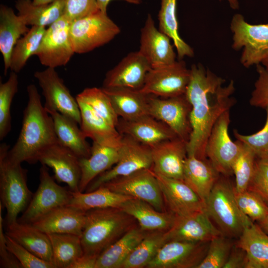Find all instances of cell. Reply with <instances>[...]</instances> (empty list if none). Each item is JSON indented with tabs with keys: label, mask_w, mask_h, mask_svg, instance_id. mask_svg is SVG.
<instances>
[{
	"label": "cell",
	"mask_w": 268,
	"mask_h": 268,
	"mask_svg": "<svg viewBox=\"0 0 268 268\" xmlns=\"http://www.w3.org/2000/svg\"><path fill=\"white\" fill-rule=\"evenodd\" d=\"M6 235L37 257L53 264L52 246L47 234L31 223L17 220L6 225Z\"/></svg>",
	"instance_id": "cell-28"
},
{
	"label": "cell",
	"mask_w": 268,
	"mask_h": 268,
	"mask_svg": "<svg viewBox=\"0 0 268 268\" xmlns=\"http://www.w3.org/2000/svg\"><path fill=\"white\" fill-rule=\"evenodd\" d=\"M230 110L225 111L214 124L205 146V155L215 170L223 176L233 174L232 166L239 155L242 143L231 139L228 128Z\"/></svg>",
	"instance_id": "cell-9"
},
{
	"label": "cell",
	"mask_w": 268,
	"mask_h": 268,
	"mask_svg": "<svg viewBox=\"0 0 268 268\" xmlns=\"http://www.w3.org/2000/svg\"><path fill=\"white\" fill-rule=\"evenodd\" d=\"M70 24L64 14L46 29L35 55L42 65L55 68L70 61L75 53L69 36Z\"/></svg>",
	"instance_id": "cell-13"
},
{
	"label": "cell",
	"mask_w": 268,
	"mask_h": 268,
	"mask_svg": "<svg viewBox=\"0 0 268 268\" xmlns=\"http://www.w3.org/2000/svg\"><path fill=\"white\" fill-rule=\"evenodd\" d=\"M219 174L207 159L187 156L185 160L183 181L205 204Z\"/></svg>",
	"instance_id": "cell-29"
},
{
	"label": "cell",
	"mask_w": 268,
	"mask_h": 268,
	"mask_svg": "<svg viewBox=\"0 0 268 268\" xmlns=\"http://www.w3.org/2000/svg\"><path fill=\"white\" fill-rule=\"evenodd\" d=\"M177 0H161V7L158 14L159 30L173 41L178 60L186 56L192 57L193 49L179 36L178 22L176 16Z\"/></svg>",
	"instance_id": "cell-37"
},
{
	"label": "cell",
	"mask_w": 268,
	"mask_h": 268,
	"mask_svg": "<svg viewBox=\"0 0 268 268\" xmlns=\"http://www.w3.org/2000/svg\"><path fill=\"white\" fill-rule=\"evenodd\" d=\"M223 234L211 222L206 210L186 216H176L165 231V243L173 241L208 242Z\"/></svg>",
	"instance_id": "cell-19"
},
{
	"label": "cell",
	"mask_w": 268,
	"mask_h": 268,
	"mask_svg": "<svg viewBox=\"0 0 268 268\" xmlns=\"http://www.w3.org/2000/svg\"><path fill=\"white\" fill-rule=\"evenodd\" d=\"M147 232L138 224L132 228L99 255L95 268H120Z\"/></svg>",
	"instance_id": "cell-34"
},
{
	"label": "cell",
	"mask_w": 268,
	"mask_h": 268,
	"mask_svg": "<svg viewBox=\"0 0 268 268\" xmlns=\"http://www.w3.org/2000/svg\"><path fill=\"white\" fill-rule=\"evenodd\" d=\"M86 219V212L65 205L52 210L31 224L46 234H72L81 237Z\"/></svg>",
	"instance_id": "cell-24"
},
{
	"label": "cell",
	"mask_w": 268,
	"mask_h": 268,
	"mask_svg": "<svg viewBox=\"0 0 268 268\" xmlns=\"http://www.w3.org/2000/svg\"><path fill=\"white\" fill-rule=\"evenodd\" d=\"M102 186L115 193L144 201L158 211H166L159 183L151 169L138 170L115 178Z\"/></svg>",
	"instance_id": "cell-11"
},
{
	"label": "cell",
	"mask_w": 268,
	"mask_h": 268,
	"mask_svg": "<svg viewBox=\"0 0 268 268\" xmlns=\"http://www.w3.org/2000/svg\"><path fill=\"white\" fill-rule=\"evenodd\" d=\"M98 256L83 254L76 260L69 268H95Z\"/></svg>",
	"instance_id": "cell-53"
},
{
	"label": "cell",
	"mask_w": 268,
	"mask_h": 268,
	"mask_svg": "<svg viewBox=\"0 0 268 268\" xmlns=\"http://www.w3.org/2000/svg\"><path fill=\"white\" fill-rule=\"evenodd\" d=\"M55 0H33V2L36 5L46 4L52 2Z\"/></svg>",
	"instance_id": "cell-56"
},
{
	"label": "cell",
	"mask_w": 268,
	"mask_h": 268,
	"mask_svg": "<svg viewBox=\"0 0 268 268\" xmlns=\"http://www.w3.org/2000/svg\"><path fill=\"white\" fill-rule=\"evenodd\" d=\"M27 92L28 101L23 111L20 133L6 156L12 162L32 164L38 162L44 149L58 142V139L52 117L42 105L36 86L28 85Z\"/></svg>",
	"instance_id": "cell-2"
},
{
	"label": "cell",
	"mask_w": 268,
	"mask_h": 268,
	"mask_svg": "<svg viewBox=\"0 0 268 268\" xmlns=\"http://www.w3.org/2000/svg\"><path fill=\"white\" fill-rule=\"evenodd\" d=\"M256 159L255 153L242 143L241 150L232 166L236 191L241 192L247 190L254 173Z\"/></svg>",
	"instance_id": "cell-43"
},
{
	"label": "cell",
	"mask_w": 268,
	"mask_h": 268,
	"mask_svg": "<svg viewBox=\"0 0 268 268\" xmlns=\"http://www.w3.org/2000/svg\"><path fill=\"white\" fill-rule=\"evenodd\" d=\"M102 88L110 98L119 118L128 121L149 115L148 95L142 93L139 89L127 87Z\"/></svg>",
	"instance_id": "cell-27"
},
{
	"label": "cell",
	"mask_w": 268,
	"mask_h": 268,
	"mask_svg": "<svg viewBox=\"0 0 268 268\" xmlns=\"http://www.w3.org/2000/svg\"><path fill=\"white\" fill-rule=\"evenodd\" d=\"M47 234L52 246L55 268H69L84 254L80 236L67 233Z\"/></svg>",
	"instance_id": "cell-38"
},
{
	"label": "cell",
	"mask_w": 268,
	"mask_h": 268,
	"mask_svg": "<svg viewBox=\"0 0 268 268\" xmlns=\"http://www.w3.org/2000/svg\"><path fill=\"white\" fill-rule=\"evenodd\" d=\"M120 208L134 218L139 227L145 231H166L176 217L169 211H158L148 202L134 198L124 202Z\"/></svg>",
	"instance_id": "cell-30"
},
{
	"label": "cell",
	"mask_w": 268,
	"mask_h": 268,
	"mask_svg": "<svg viewBox=\"0 0 268 268\" xmlns=\"http://www.w3.org/2000/svg\"><path fill=\"white\" fill-rule=\"evenodd\" d=\"M34 76L42 90L45 100L44 106L46 111H57L80 125L81 114L78 102L55 69L47 67L43 70L36 71Z\"/></svg>",
	"instance_id": "cell-15"
},
{
	"label": "cell",
	"mask_w": 268,
	"mask_h": 268,
	"mask_svg": "<svg viewBox=\"0 0 268 268\" xmlns=\"http://www.w3.org/2000/svg\"><path fill=\"white\" fill-rule=\"evenodd\" d=\"M149 114L168 126L178 137L188 142L191 131V106L185 95L162 98L148 95Z\"/></svg>",
	"instance_id": "cell-14"
},
{
	"label": "cell",
	"mask_w": 268,
	"mask_h": 268,
	"mask_svg": "<svg viewBox=\"0 0 268 268\" xmlns=\"http://www.w3.org/2000/svg\"><path fill=\"white\" fill-rule=\"evenodd\" d=\"M8 250L21 265L22 268H55L54 265L37 257L5 234Z\"/></svg>",
	"instance_id": "cell-47"
},
{
	"label": "cell",
	"mask_w": 268,
	"mask_h": 268,
	"mask_svg": "<svg viewBox=\"0 0 268 268\" xmlns=\"http://www.w3.org/2000/svg\"><path fill=\"white\" fill-rule=\"evenodd\" d=\"M67 205L86 212L91 209L108 207L120 208L131 196L115 193L104 186L89 192H73Z\"/></svg>",
	"instance_id": "cell-36"
},
{
	"label": "cell",
	"mask_w": 268,
	"mask_h": 268,
	"mask_svg": "<svg viewBox=\"0 0 268 268\" xmlns=\"http://www.w3.org/2000/svg\"><path fill=\"white\" fill-rule=\"evenodd\" d=\"M256 69L258 77L249 103L253 107L265 109L268 106V70L261 64L256 65Z\"/></svg>",
	"instance_id": "cell-49"
},
{
	"label": "cell",
	"mask_w": 268,
	"mask_h": 268,
	"mask_svg": "<svg viewBox=\"0 0 268 268\" xmlns=\"http://www.w3.org/2000/svg\"><path fill=\"white\" fill-rule=\"evenodd\" d=\"M187 144L177 137L150 147L153 161L151 170L156 174L183 181Z\"/></svg>",
	"instance_id": "cell-22"
},
{
	"label": "cell",
	"mask_w": 268,
	"mask_h": 268,
	"mask_svg": "<svg viewBox=\"0 0 268 268\" xmlns=\"http://www.w3.org/2000/svg\"><path fill=\"white\" fill-rule=\"evenodd\" d=\"M234 195L241 211L253 221L259 222L268 215V205L254 192L248 190L238 192L234 189Z\"/></svg>",
	"instance_id": "cell-45"
},
{
	"label": "cell",
	"mask_w": 268,
	"mask_h": 268,
	"mask_svg": "<svg viewBox=\"0 0 268 268\" xmlns=\"http://www.w3.org/2000/svg\"><path fill=\"white\" fill-rule=\"evenodd\" d=\"M24 20L16 14L12 8L1 4L0 6V51L3 57L4 74L10 68L12 50L21 35L29 31Z\"/></svg>",
	"instance_id": "cell-32"
},
{
	"label": "cell",
	"mask_w": 268,
	"mask_h": 268,
	"mask_svg": "<svg viewBox=\"0 0 268 268\" xmlns=\"http://www.w3.org/2000/svg\"><path fill=\"white\" fill-rule=\"evenodd\" d=\"M154 173L169 212L182 216L206 210L205 204L184 181Z\"/></svg>",
	"instance_id": "cell-17"
},
{
	"label": "cell",
	"mask_w": 268,
	"mask_h": 268,
	"mask_svg": "<svg viewBox=\"0 0 268 268\" xmlns=\"http://www.w3.org/2000/svg\"><path fill=\"white\" fill-rule=\"evenodd\" d=\"M235 245L247 255L246 268H268V234L259 224L244 228Z\"/></svg>",
	"instance_id": "cell-33"
},
{
	"label": "cell",
	"mask_w": 268,
	"mask_h": 268,
	"mask_svg": "<svg viewBox=\"0 0 268 268\" xmlns=\"http://www.w3.org/2000/svg\"><path fill=\"white\" fill-rule=\"evenodd\" d=\"M233 34L232 47L243 48L241 63L246 67L261 64L268 56V23L251 24L240 14L234 15L230 24Z\"/></svg>",
	"instance_id": "cell-7"
},
{
	"label": "cell",
	"mask_w": 268,
	"mask_h": 268,
	"mask_svg": "<svg viewBox=\"0 0 268 268\" xmlns=\"http://www.w3.org/2000/svg\"><path fill=\"white\" fill-rule=\"evenodd\" d=\"M209 241H173L160 248L147 268H197L205 257Z\"/></svg>",
	"instance_id": "cell-16"
},
{
	"label": "cell",
	"mask_w": 268,
	"mask_h": 268,
	"mask_svg": "<svg viewBox=\"0 0 268 268\" xmlns=\"http://www.w3.org/2000/svg\"><path fill=\"white\" fill-rule=\"evenodd\" d=\"M151 68L148 61L138 51L131 52L106 73L102 87L140 89Z\"/></svg>",
	"instance_id": "cell-20"
},
{
	"label": "cell",
	"mask_w": 268,
	"mask_h": 268,
	"mask_svg": "<svg viewBox=\"0 0 268 268\" xmlns=\"http://www.w3.org/2000/svg\"><path fill=\"white\" fill-rule=\"evenodd\" d=\"M38 162L53 169L57 182L66 183L73 192H79V158L72 151L57 142L40 153Z\"/></svg>",
	"instance_id": "cell-18"
},
{
	"label": "cell",
	"mask_w": 268,
	"mask_h": 268,
	"mask_svg": "<svg viewBox=\"0 0 268 268\" xmlns=\"http://www.w3.org/2000/svg\"><path fill=\"white\" fill-rule=\"evenodd\" d=\"M119 147L107 146L93 142L89 157L79 158L81 170L79 185L80 192H84L97 176L117 163Z\"/></svg>",
	"instance_id": "cell-26"
},
{
	"label": "cell",
	"mask_w": 268,
	"mask_h": 268,
	"mask_svg": "<svg viewBox=\"0 0 268 268\" xmlns=\"http://www.w3.org/2000/svg\"><path fill=\"white\" fill-rule=\"evenodd\" d=\"M165 231H147L142 240L128 256L120 268H146L165 243Z\"/></svg>",
	"instance_id": "cell-39"
},
{
	"label": "cell",
	"mask_w": 268,
	"mask_h": 268,
	"mask_svg": "<svg viewBox=\"0 0 268 268\" xmlns=\"http://www.w3.org/2000/svg\"><path fill=\"white\" fill-rule=\"evenodd\" d=\"M81 236L84 254L98 256L138 224L134 218L120 208L91 209L86 212Z\"/></svg>",
	"instance_id": "cell-3"
},
{
	"label": "cell",
	"mask_w": 268,
	"mask_h": 268,
	"mask_svg": "<svg viewBox=\"0 0 268 268\" xmlns=\"http://www.w3.org/2000/svg\"><path fill=\"white\" fill-rule=\"evenodd\" d=\"M261 228L268 234V215L262 221L258 222Z\"/></svg>",
	"instance_id": "cell-55"
},
{
	"label": "cell",
	"mask_w": 268,
	"mask_h": 268,
	"mask_svg": "<svg viewBox=\"0 0 268 268\" xmlns=\"http://www.w3.org/2000/svg\"><path fill=\"white\" fill-rule=\"evenodd\" d=\"M17 73L11 71L6 81L0 83V140L11 130L10 107L13 98L18 91Z\"/></svg>",
	"instance_id": "cell-42"
},
{
	"label": "cell",
	"mask_w": 268,
	"mask_h": 268,
	"mask_svg": "<svg viewBox=\"0 0 268 268\" xmlns=\"http://www.w3.org/2000/svg\"><path fill=\"white\" fill-rule=\"evenodd\" d=\"M80 109V128L85 136L93 142L114 147H119L122 134L117 128L97 114L87 104L76 98Z\"/></svg>",
	"instance_id": "cell-25"
},
{
	"label": "cell",
	"mask_w": 268,
	"mask_h": 268,
	"mask_svg": "<svg viewBox=\"0 0 268 268\" xmlns=\"http://www.w3.org/2000/svg\"><path fill=\"white\" fill-rule=\"evenodd\" d=\"M138 51L152 68L168 66L176 61V55L170 39L157 29L149 14L140 30Z\"/></svg>",
	"instance_id": "cell-21"
},
{
	"label": "cell",
	"mask_w": 268,
	"mask_h": 268,
	"mask_svg": "<svg viewBox=\"0 0 268 268\" xmlns=\"http://www.w3.org/2000/svg\"><path fill=\"white\" fill-rule=\"evenodd\" d=\"M247 190L259 196L268 205V159L257 158Z\"/></svg>",
	"instance_id": "cell-48"
},
{
	"label": "cell",
	"mask_w": 268,
	"mask_h": 268,
	"mask_svg": "<svg viewBox=\"0 0 268 268\" xmlns=\"http://www.w3.org/2000/svg\"><path fill=\"white\" fill-rule=\"evenodd\" d=\"M219 177L205 202L206 210L228 237H239L244 228L253 221L239 208L235 198L234 187L225 176Z\"/></svg>",
	"instance_id": "cell-5"
},
{
	"label": "cell",
	"mask_w": 268,
	"mask_h": 268,
	"mask_svg": "<svg viewBox=\"0 0 268 268\" xmlns=\"http://www.w3.org/2000/svg\"><path fill=\"white\" fill-rule=\"evenodd\" d=\"M52 117L58 142L74 153L79 158H88L91 148L78 123L61 113L48 112Z\"/></svg>",
	"instance_id": "cell-31"
},
{
	"label": "cell",
	"mask_w": 268,
	"mask_h": 268,
	"mask_svg": "<svg viewBox=\"0 0 268 268\" xmlns=\"http://www.w3.org/2000/svg\"><path fill=\"white\" fill-rule=\"evenodd\" d=\"M76 98L85 102L97 114L116 128L119 117L113 108L110 98L102 88H86L78 94Z\"/></svg>",
	"instance_id": "cell-41"
},
{
	"label": "cell",
	"mask_w": 268,
	"mask_h": 268,
	"mask_svg": "<svg viewBox=\"0 0 268 268\" xmlns=\"http://www.w3.org/2000/svg\"><path fill=\"white\" fill-rule=\"evenodd\" d=\"M65 15L71 21L98 10L97 0H65Z\"/></svg>",
	"instance_id": "cell-50"
},
{
	"label": "cell",
	"mask_w": 268,
	"mask_h": 268,
	"mask_svg": "<svg viewBox=\"0 0 268 268\" xmlns=\"http://www.w3.org/2000/svg\"><path fill=\"white\" fill-rule=\"evenodd\" d=\"M120 31L107 13L98 10L71 21L69 36L74 53L81 54L106 44Z\"/></svg>",
	"instance_id": "cell-6"
},
{
	"label": "cell",
	"mask_w": 268,
	"mask_h": 268,
	"mask_svg": "<svg viewBox=\"0 0 268 268\" xmlns=\"http://www.w3.org/2000/svg\"><path fill=\"white\" fill-rule=\"evenodd\" d=\"M190 69L182 60L164 67L151 68L140 91L146 95L170 98L184 95L190 79Z\"/></svg>",
	"instance_id": "cell-12"
},
{
	"label": "cell",
	"mask_w": 268,
	"mask_h": 268,
	"mask_svg": "<svg viewBox=\"0 0 268 268\" xmlns=\"http://www.w3.org/2000/svg\"><path fill=\"white\" fill-rule=\"evenodd\" d=\"M121 134H126L150 147L177 135L165 124L147 115L133 120L119 118L116 127Z\"/></svg>",
	"instance_id": "cell-23"
},
{
	"label": "cell",
	"mask_w": 268,
	"mask_h": 268,
	"mask_svg": "<svg viewBox=\"0 0 268 268\" xmlns=\"http://www.w3.org/2000/svg\"><path fill=\"white\" fill-rule=\"evenodd\" d=\"M15 6L18 15L32 26H49L65 14V0L41 5L34 4L32 0H16Z\"/></svg>",
	"instance_id": "cell-35"
},
{
	"label": "cell",
	"mask_w": 268,
	"mask_h": 268,
	"mask_svg": "<svg viewBox=\"0 0 268 268\" xmlns=\"http://www.w3.org/2000/svg\"><path fill=\"white\" fill-rule=\"evenodd\" d=\"M152 165L151 148L131 136L122 134L118 162L114 167L97 176L85 191H94L111 180L130 175L138 170L151 169Z\"/></svg>",
	"instance_id": "cell-8"
},
{
	"label": "cell",
	"mask_w": 268,
	"mask_h": 268,
	"mask_svg": "<svg viewBox=\"0 0 268 268\" xmlns=\"http://www.w3.org/2000/svg\"><path fill=\"white\" fill-rule=\"evenodd\" d=\"M9 148L5 143L0 144V202L6 210L5 226L17 220L18 215L24 211L33 195L27 186V170L21 166V163L7 159Z\"/></svg>",
	"instance_id": "cell-4"
},
{
	"label": "cell",
	"mask_w": 268,
	"mask_h": 268,
	"mask_svg": "<svg viewBox=\"0 0 268 268\" xmlns=\"http://www.w3.org/2000/svg\"><path fill=\"white\" fill-rule=\"evenodd\" d=\"M2 206L0 202V268H22L20 263L6 247L5 233L3 230L4 220L2 217Z\"/></svg>",
	"instance_id": "cell-51"
},
{
	"label": "cell",
	"mask_w": 268,
	"mask_h": 268,
	"mask_svg": "<svg viewBox=\"0 0 268 268\" xmlns=\"http://www.w3.org/2000/svg\"><path fill=\"white\" fill-rule=\"evenodd\" d=\"M190 73L185 94L191 106L192 131L187 144V156L204 160L206 144L214 124L236 102L232 96L235 87L232 80L223 86L225 80L201 65H193Z\"/></svg>",
	"instance_id": "cell-1"
},
{
	"label": "cell",
	"mask_w": 268,
	"mask_h": 268,
	"mask_svg": "<svg viewBox=\"0 0 268 268\" xmlns=\"http://www.w3.org/2000/svg\"><path fill=\"white\" fill-rule=\"evenodd\" d=\"M46 27L32 26L14 46L10 58V69L16 73L20 71L28 60L37 52L46 31Z\"/></svg>",
	"instance_id": "cell-40"
},
{
	"label": "cell",
	"mask_w": 268,
	"mask_h": 268,
	"mask_svg": "<svg viewBox=\"0 0 268 268\" xmlns=\"http://www.w3.org/2000/svg\"><path fill=\"white\" fill-rule=\"evenodd\" d=\"M266 110V121L264 127L259 132L250 135L240 134L233 131L237 140L249 147L255 154L257 158L268 159V106Z\"/></svg>",
	"instance_id": "cell-46"
},
{
	"label": "cell",
	"mask_w": 268,
	"mask_h": 268,
	"mask_svg": "<svg viewBox=\"0 0 268 268\" xmlns=\"http://www.w3.org/2000/svg\"><path fill=\"white\" fill-rule=\"evenodd\" d=\"M112 0H97L98 9L104 13H107V8L108 4ZM130 3L138 4L140 2L139 0H124Z\"/></svg>",
	"instance_id": "cell-54"
},
{
	"label": "cell",
	"mask_w": 268,
	"mask_h": 268,
	"mask_svg": "<svg viewBox=\"0 0 268 268\" xmlns=\"http://www.w3.org/2000/svg\"><path fill=\"white\" fill-rule=\"evenodd\" d=\"M230 7L233 9L239 8V2L238 0H228Z\"/></svg>",
	"instance_id": "cell-57"
},
{
	"label": "cell",
	"mask_w": 268,
	"mask_h": 268,
	"mask_svg": "<svg viewBox=\"0 0 268 268\" xmlns=\"http://www.w3.org/2000/svg\"><path fill=\"white\" fill-rule=\"evenodd\" d=\"M261 64L268 70V56L263 61Z\"/></svg>",
	"instance_id": "cell-58"
},
{
	"label": "cell",
	"mask_w": 268,
	"mask_h": 268,
	"mask_svg": "<svg viewBox=\"0 0 268 268\" xmlns=\"http://www.w3.org/2000/svg\"><path fill=\"white\" fill-rule=\"evenodd\" d=\"M247 263V258L245 251L234 245L223 268H246Z\"/></svg>",
	"instance_id": "cell-52"
},
{
	"label": "cell",
	"mask_w": 268,
	"mask_h": 268,
	"mask_svg": "<svg viewBox=\"0 0 268 268\" xmlns=\"http://www.w3.org/2000/svg\"><path fill=\"white\" fill-rule=\"evenodd\" d=\"M234 243L223 234L212 239L206 255L197 268H223Z\"/></svg>",
	"instance_id": "cell-44"
},
{
	"label": "cell",
	"mask_w": 268,
	"mask_h": 268,
	"mask_svg": "<svg viewBox=\"0 0 268 268\" xmlns=\"http://www.w3.org/2000/svg\"><path fill=\"white\" fill-rule=\"evenodd\" d=\"M40 183L36 192L17 221L32 223L52 210L67 205L71 198L70 190L58 185L49 174L47 166L40 169Z\"/></svg>",
	"instance_id": "cell-10"
}]
</instances>
